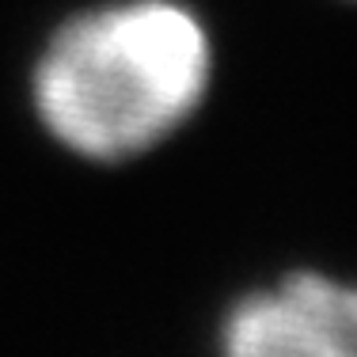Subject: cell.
<instances>
[{"label":"cell","instance_id":"2","mask_svg":"<svg viewBox=\"0 0 357 357\" xmlns=\"http://www.w3.org/2000/svg\"><path fill=\"white\" fill-rule=\"evenodd\" d=\"M220 357H357V282L296 270L243 293L217 331Z\"/></svg>","mask_w":357,"mask_h":357},{"label":"cell","instance_id":"1","mask_svg":"<svg viewBox=\"0 0 357 357\" xmlns=\"http://www.w3.org/2000/svg\"><path fill=\"white\" fill-rule=\"evenodd\" d=\"M213 80V42L178 0H114L46 42L31 103L57 144L84 160H130L175 133Z\"/></svg>","mask_w":357,"mask_h":357}]
</instances>
